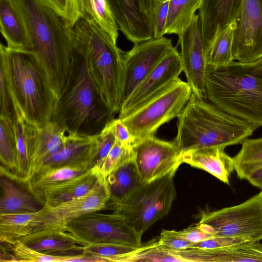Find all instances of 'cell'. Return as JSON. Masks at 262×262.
<instances>
[{
	"label": "cell",
	"instance_id": "ffe728a7",
	"mask_svg": "<svg viewBox=\"0 0 262 262\" xmlns=\"http://www.w3.org/2000/svg\"><path fill=\"white\" fill-rule=\"evenodd\" d=\"M242 0H202L199 16L206 51L215 37L234 22Z\"/></svg>",
	"mask_w": 262,
	"mask_h": 262
},
{
	"label": "cell",
	"instance_id": "8d00e7d4",
	"mask_svg": "<svg viewBox=\"0 0 262 262\" xmlns=\"http://www.w3.org/2000/svg\"><path fill=\"white\" fill-rule=\"evenodd\" d=\"M133 156L132 146H125L116 140L104 161L100 173L104 177H107Z\"/></svg>",
	"mask_w": 262,
	"mask_h": 262
},
{
	"label": "cell",
	"instance_id": "cb8c5ba5",
	"mask_svg": "<svg viewBox=\"0 0 262 262\" xmlns=\"http://www.w3.org/2000/svg\"><path fill=\"white\" fill-rule=\"evenodd\" d=\"M0 27L8 48L34 51L27 28L12 0H0Z\"/></svg>",
	"mask_w": 262,
	"mask_h": 262
},
{
	"label": "cell",
	"instance_id": "7402d4cb",
	"mask_svg": "<svg viewBox=\"0 0 262 262\" xmlns=\"http://www.w3.org/2000/svg\"><path fill=\"white\" fill-rule=\"evenodd\" d=\"M0 214L32 213L38 212L43 204L23 183L1 172Z\"/></svg>",
	"mask_w": 262,
	"mask_h": 262
},
{
	"label": "cell",
	"instance_id": "2e32d148",
	"mask_svg": "<svg viewBox=\"0 0 262 262\" xmlns=\"http://www.w3.org/2000/svg\"><path fill=\"white\" fill-rule=\"evenodd\" d=\"M182 72L180 54L176 47H173L121 105L119 116L129 113L157 94L178 78Z\"/></svg>",
	"mask_w": 262,
	"mask_h": 262
},
{
	"label": "cell",
	"instance_id": "3957f363",
	"mask_svg": "<svg viewBox=\"0 0 262 262\" xmlns=\"http://www.w3.org/2000/svg\"><path fill=\"white\" fill-rule=\"evenodd\" d=\"M205 84L211 103L255 130L262 127V58L207 67Z\"/></svg>",
	"mask_w": 262,
	"mask_h": 262
},
{
	"label": "cell",
	"instance_id": "e0dca14e",
	"mask_svg": "<svg viewBox=\"0 0 262 262\" xmlns=\"http://www.w3.org/2000/svg\"><path fill=\"white\" fill-rule=\"evenodd\" d=\"M27 129L30 178L39 170L47 160L60 149L67 133L62 127L53 121L41 127L28 123Z\"/></svg>",
	"mask_w": 262,
	"mask_h": 262
},
{
	"label": "cell",
	"instance_id": "f546056e",
	"mask_svg": "<svg viewBox=\"0 0 262 262\" xmlns=\"http://www.w3.org/2000/svg\"><path fill=\"white\" fill-rule=\"evenodd\" d=\"M201 2L202 0H170L165 34L178 35L184 31L199 10Z\"/></svg>",
	"mask_w": 262,
	"mask_h": 262
},
{
	"label": "cell",
	"instance_id": "4316f807",
	"mask_svg": "<svg viewBox=\"0 0 262 262\" xmlns=\"http://www.w3.org/2000/svg\"><path fill=\"white\" fill-rule=\"evenodd\" d=\"M106 179L110 194L107 207L120 202L142 184L134 156Z\"/></svg>",
	"mask_w": 262,
	"mask_h": 262
},
{
	"label": "cell",
	"instance_id": "d6986e66",
	"mask_svg": "<svg viewBox=\"0 0 262 262\" xmlns=\"http://www.w3.org/2000/svg\"><path fill=\"white\" fill-rule=\"evenodd\" d=\"M97 147V135L67 134L60 149L45 162L37 172L65 165L84 166L91 169Z\"/></svg>",
	"mask_w": 262,
	"mask_h": 262
},
{
	"label": "cell",
	"instance_id": "d6a6232c",
	"mask_svg": "<svg viewBox=\"0 0 262 262\" xmlns=\"http://www.w3.org/2000/svg\"><path fill=\"white\" fill-rule=\"evenodd\" d=\"M27 124L20 113L17 110L13 121L17 156L14 178L23 183L28 180L30 175Z\"/></svg>",
	"mask_w": 262,
	"mask_h": 262
},
{
	"label": "cell",
	"instance_id": "9a60e30c",
	"mask_svg": "<svg viewBox=\"0 0 262 262\" xmlns=\"http://www.w3.org/2000/svg\"><path fill=\"white\" fill-rule=\"evenodd\" d=\"M178 36L182 70L187 82L193 94L206 100L205 79L208 66L198 14Z\"/></svg>",
	"mask_w": 262,
	"mask_h": 262
},
{
	"label": "cell",
	"instance_id": "484cf974",
	"mask_svg": "<svg viewBox=\"0 0 262 262\" xmlns=\"http://www.w3.org/2000/svg\"><path fill=\"white\" fill-rule=\"evenodd\" d=\"M79 19L85 20L117 43L119 27L106 0H75Z\"/></svg>",
	"mask_w": 262,
	"mask_h": 262
},
{
	"label": "cell",
	"instance_id": "ba28073f",
	"mask_svg": "<svg viewBox=\"0 0 262 262\" xmlns=\"http://www.w3.org/2000/svg\"><path fill=\"white\" fill-rule=\"evenodd\" d=\"M192 92L179 77L129 113L118 116L126 126L135 142L154 136L162 125L180 115Z\"/></svg>",
	"mask_w": 262,
	"mask_h": 262
},
{
	"label": "cell",
	"instance_id": "6da1fadb",
	"mask_svg": "<svg viewBox=\"0 0 262 262\" xmlns=\"http://www.w3.org/2000/svg\"><path fill=\"white\" fill-rule=\"evenodd\" d=\"M0 71L14 104L25 121L36 127L51 121L58 96L33 51L0 45Z\"/></svg>",
	"mask_w": 262,
	"mask_h": 262
},
{
	"label": "cell",
	"instance_id": "9c48e42d",
	"mask_svg": "<svg viewBox=\"0 0 262 262\" xmlns=\"http://www.w3.org/2000/svg\"><path fill=\"white\" fill-rule=\"evenodd\" d=\"M199 223L209 226L214 237L262 240V198L258 193L244 202L203 212Z\"/></svg>",
	"mask_w": 262,
	"mask_h": 262
},
{
	"label": "cell",
	"instance_id": "ac0fdd59",
	"mask_svg": "<svg viewBox=\"0 0 262 262\" xmlns=\"http://www.w3.org/2000/svg\"><path fill=\"white\" fill-rule=\"evenodd\" d=\"M115 20L126 38L134 43L153 38L149 16L139 0H106Z\"/></svg>",
	"mask_w": 262,
	"mask_h": 262
},
{
	"label": "cell",
	"instance_id": "5b68a950",
	"mask_svg": "<svg viewBox=\"0 0 262 262\" xmlns=\"http://www.w3.org/2000/svg\"><path fill=\"white\" fill-rule=\"evenodd\" d=\"M174 142L181 152L192 149L241 144L251 136L253 127L195 94L178 116Z\"/></svg>",
	"mask_w": 262,
	"mask_h": 262
},
{
	"label": "cell",
	"instance_id": "d590c367",
	"mask_svg": "<svg viewBox=\"0 0 262 262\" xmlns=\"http://www.w3.org/2000/svg\"><path fill=\"white\" fill-rule=\"evenodd\" d=\"M138 248L115 244L100 243L83 246V253L99 256L104 262H119L120 258Z\"/></svg>",
	"mask_w": 262,
	"mask_h": 262
},
{
	"label": "cell",
	"instance_id": "74e56055",
	"mask_svg": "<svg viewBox=\"0 0 262 262\" xmlns=\"http://www.w3.org/2000/svg\"><path fill=\"white\" fill-rule=\"evenodd\" d=\"M170 0H153L150 19L153 38L163 37L165 34Z\"/></svg>",
	"mask_w": 262,
	"mask_h": 262
},
{
	"label": "cell",
	"instance_id": "f35d334b",
	"mask_svg": "<svg viewBox=\"0 0 262 262\" xmlns=\"http://www.w3.org/2000/svg\"><path fill=\"white\" fill-rule=\"evenodd\" d=\"M97 152L91 168L100 172L102 166L111 149L116 142V138L107 124L101 132L97 135Z\"/></svg>",
	"mask_w": 262,
	"mask_h": 262
},
{
	"label": "cell",
	"instance_id": "7a4b0ae2",
	"mask_svg": "<svg viewBox=\"0 0 262 262\" xmlns=\"http://www.w3.org/2000/svg\"><path fill=\"white\" fill-rule=\"evenodd\" d=\"M116 113L103 99L83 58L72 49L68 77L58 97L51 121L67 134L96 136L115 119Z\"/></svg>",
	"mask_w": 262,
	"mask_h": 262
},
{
	"label": "cell",
	"instance_id": "f1b7e54d",
	"mask_svg": "<svg viewBox=\"0 0 262 262\" xmlns=\"http://www.w3.org/2000/svg\"><path fill=\"white\" fill-rule=\"evenodd\" d=\"M40 224L37 212L0 214V242L13 244L36 231Z\"/></svg>",
	"mask_w": 262,
	"mask_h": 262
},
{
	"label": "cell",
	"instance_id": "30bf717a",
	"mask_svg": "<svg viewBox=\"0 0 262 262\" xmlns=\"http://www.w3.org/2000/svg\"><path fill=\"white\" fill-rule=\"evenodd\" d=\"M63 231L68 232L83 246L109 243L139 248L142 236L121 215L92 211L69 223Z\"/></svg>",
	"mask_w": 262,
	"mask_h": 262
},
{
	"label": "cell",
	"instance_id": "e575fe53",
	"mask_svg": "<svg viewBox=\"0 0 262 262\" xmlns=\"http://www.w3.org/2000/svg\"><path fill=\"white\" fill-rule=\"evenodd\" d=\"M5 245L11 251L14 262H71L75 256H59L43 254L25 245L19 240L13 244Z\"/></svg>",
	"mask_w": 262,
	"mask_h": 262
},
{
	"label": "cell",
	"instance_id": "7c38bea8",
	"mask_svg": "<svg viewBox=\"0 0 262 262\" xmlns=\"http://www.w3.org/2000/svg\"><path fill=\"white\" fill-rule=\"evenodd\" d=\"M173 47L171 39L152 38L134 43L131 50L124 52L120 107Z\"/></svg>",
	"mask_w": 262,
	"mask_h": 262
},
{
	"label": "cell",
	"instance_id": "52a82bcc",
	"mask_svg": "<svg viewBox=\"0 0 262 262\" xmlns=\"http://www.w3.org/2000/svg\"><path fill=\"white\" fill-rule=\"evenodd\" d=\"M178 169L143 184L120 202L111 206L140 235L170 211L176 197L174 177Z\"/></svg>",
	"mask_w": 262,
	"mask_h": 262
},
{
	"label": "cell",
	"instance_id": "ab89813d",
	"mask_svg": "<svg viewBox=\"0 0 262 262\" xmlns=\"http://www.w3.org/2000/svg\"><path fill=\"white\" fill-rule=\"evenodd\" d=\"M63 19L71 29L79 19L75 0H42Z\"/></svg>",
	"mask_w": 262,
	"mask_h": 262
},
{
	"label": "cell",
	"instance_id": "8fae6325",
	"mask_svg": "<svg viewBox=\"0 0 262 262\" xmlns=\"http://www.w3.org/2000/svg\"><path fill=\"white\" fill-rule=\"evenodd\" d=\"M110 198L106 177L100 173L93 188L84 195L54 206L44 204L37 212L40 224L36 231L46 229L63 230L74 219L106 208Z\"/></svg>",
	"mask_w": 262,
	"mask_h": 262
},
{
	"label": "cell",
	"instance_id": "4dcf8cb0",
	"mask_svg": "<svg viewBox=\"0 0 262 262\" xmlns=\"http://www.w3.org/2000/svg\"><path fill=\"white\" fill-rule=\"evenodd\" d=\"M235 21L221 32L208 47L206 60L208 67L217 68L234 61L232 54Z\"/></svg>",
	"mask_w": 262,
	"mask_h": 262
},
{
	"label": "cell",
	"instance_id": "ee69618b",
	"mask_svg": "<svg viewBox=\"0 0 262 262\" xmlns=\"http://www.w3.org/2000/svg\"><path fill=\"white\" fill-rule=\"evenodd\" d=\"M245 242H250L243 238L215 236L200 242L193 243L190 248L216 249Z\"/></svg>",
	"mask_w": 262,
	"mask_h": 262
},
{
	"label": "cell",
	"instance_id": "1f68e13d",
	"mask_svg": "<svg viewBox=\"0 0 262 262\" xmlns=\"http://www.w3.org/2000/svg\"><path fill=\"white\" fill-rule=\"evenodd\" d=\"M238 152L233 157L237 177L246 180L254 170L262 166V137L245 139Z\"/></svg>",
	"mask_w": 262,
	"mask_h": 262
},
{
	"label": "cell",
	"instance_id": "83f0119b",
	"mask_svg": "<svg viewBox=\"0 0 262 262\" xmlns=\"http://www.w3.org/2000/svg\"><path fill=\"white\" fill-rule=\"evenodd\" d=\"M100 173L93 168L89 169L47 192L43 204L54 206L84 195L93 188Z\"/></svg>",
	"mask_w": 262,
	"mask_h": 262
},
{
	"label": "cell",
	"instance_id": "8992f818",
	"mask_svg": "<svg viewBox=\"0 0 262 262\" xmlns=\"http://www.w3.org/2000/svg\"><path fill=\"white\" fill-rule=\"evenodd\" d=\"M72 49L83 58L88 72L107 105L119 113L124 52L93 24L79 19L70 29Z\"/></svg>",
	"mask_w": 262,
	"mask_h": 262
},
{
	"label": "cell",
	"instance_id": "603a6c76",
	"mask_svg": "<svg viewBox=\"0 0 262 262\" xmlns=\"http://www.w3.org/2000/svg\"><path fill=\"white\" fill-rule=\"evenodd\" d=\"M182 163L203 169L227 185L234 170V160L221 147L189 150L182 152Z\"/></svg>",
	"mask_w": 262,
	"mask_h": 262
},
{
	"label": "cell",
	"instance_id": "bcb514c9",
	"mask_svg": "<svg viewBox=\"0 0 262 262\" xmlns=\"http://www.w3.org/2000/svg\"><path fill=\"white\" fill-rule=\"evenodd\" d=\"M246 180L252 185L262 190V166L250 172Z\"/></svg>",
	"mask_w": 262,
	"mask_h": 262
},
{
	"label": "cell",
	"instance_id": "5bb4252c",
	"mask_svg": "<svg viewBox=\"0 0 262 262\" xmlns=\"http://www.w3.org/2000/svg\"><path fill=\"white\" fill-rule=\"evenodd\" d=\"M234 60L250 62L262 58V0H242L235 21Z\"/></svg>",
	"mask_w": 262,
	"mask_h": 262
},
{
	"label": "cell",
	"instance_id": "60d3db41",
	"mask_svg": "<svg viewBox=\"0 0 262 262\" xmlns=\"http://www.w3.org/2000/svg\"><path fill=\"white\" fill-rule=\"evenodd\" d=\"M0 117L13 121L16 110L4 74L0 71Z\"/></svg>",
	"mask_w": 262,
	"mask_h": 262
},
{
	"label": "cell",
	"instance_id": "7dc6e473",
	"mask_svg": "<svg viewBox=\"0 0 262 262\" xmlns=\"http://www.w3.org/2000/svg\"><path fill=\"white\" fill-rule=\"evenodd\" d=\"M142 10L150 17L153 0H139Z\"/></svg>",
	"mask_w": 262,
	"mask_h": 262
},
{
	"label": "cell",
	"instance_id": "d4e9b609",
	"mask_svg": "<svg viewBox=\"0 0 262 262\" xmlns=\"http://www.w3.org/2000/svg\"><path fill=\"white\" fill-rule=\"evenodd\" d=\"M89 169L80 165L54 167L34 173L25 184L28 190L43 204L42 199L47 192Z\"/></svg>",
	"mask_w": 262,
	"mask_h": 262
},
{
	"label": "cell",
	"instance_id": "c3c4849f",
	"mask_svg": "<svg viewBox=\"0 0 262 262\" xmlns=\"http://www.w3.org/2000/svg\"><path fill=\"white\" fill-rule=\"evenodd\" d=\"M259 194L262 198V190H261V191L259 192Z\"/></svg>",
	"mask_w": 262,
	"mask_h": 262
},
{
	"label": "cell",
	"instance_id": "b9f144b4",
	"mask_svg": "<svg viewBox=\"0 0 262 262\" xmlns=\"http://www.w3.org/2000/svg\"><path fill=\"white\" fill-rule=\"evenodd\" d=\"M160 245L173 249L190 248L193 244L184 238L179 231L163 230L157 240Z\"/></svg>",
	"mask_w": 262,
	"mask_h": 262
},
{
	"label": "cell",
	"instance_id": "277c9868",
	"mask_svg": "<svg viewBox=\"0 0 262 262\" xmlns=\"http://www.w3.org/2000/svg\"><path fill=\"white\" fill-rule=\"evenodd\" d=\"M23 17L34 47L58 97L69 73L72 46L70 29L42 0H12Z\"/></svg>",
	"mask_w": 262,
	"mask_h": 262
},
{
	"label": "cell",
	"instance_id": "836d02e7",
	"mask_svg": "<svg viewBox=\"0 0 262 262\" xmlns=\"http://www.w3.org/2000/svg\"><path fill=\"white\" fill-rule=\"evenodd\" d=\"M0 172L14 178L17 166L13 122L0 117Z\"/></svg>",
	"mask_w": 262,
	"mask_h": 262
},
{
	"label": "cell",
	"instance_id": "f6af8a7d",
	"mask_svg": "<svg viewBox=\"0 0 262 262\" xmlns=\"http://www.w3.org/2000/svg\"><path fill=\"white\" fill-rule=\"evenodd\" d=\"M108 125L112 130L116 140L120 143L127 146H132L135 143V140L127 127L120 118L114 119Z\"/></svg>",
	"mask_w": 262,
	"mask_h": 262
},
{
	"label": "cell",
	"instance_id": "4fadbf2b",
	"mask_svg": "<svg viewBox=\"0 0 262 262\" xmlns=\"http://www.w3.org/2000/svg\"><path fill=\"white\" fill-rule=\"evenodd\" d=\"M134 160L142 184L153 181L182 163V152L174 141L148 136L132 145Z\"/></svg>",
	"mask_w": 262,
	"mask_h": 262
},
{
	"label": "cell",
	"instance_id": "7bdbcfd3",
	"mask_svg": "<svg viewBox=\"0 0 262 262\" xmlns=\"http://www.w3.org/2000/svg\"><path fill=\"white\" fill-rule=\"evenodd\" d=\"M180 234L192 243L200 242L214 237L213 232L208 225L200 223L189 226L180 231Z\"/></svg>",
	"mask_w": 262,
	"mask_h": 262
},
{
	"label": "cell",
	"instance_id": "44dd1931",
	"mask_svg": "<svg viewBox=\"0 0 262 262\" xmlns=\"http://www.w3.org/2000/svg\"><path fill=\"white\" fill-rule=\"evenodd\" d=\"M19 241L29 247L48 255L73 256L83 253L84 246L80 241L63 230H39Z\"/></svg>",
	"mask_w": 262,
	"mask_h": 262
}]
</instances>
